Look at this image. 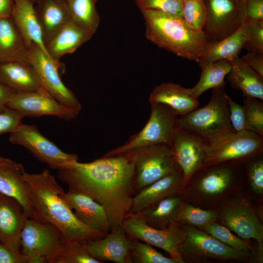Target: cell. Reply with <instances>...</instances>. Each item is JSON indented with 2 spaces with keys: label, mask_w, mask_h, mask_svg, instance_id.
<instances>
[{
  "label": "cell",
  "mask_w": 263,
  "mask_h": 263,
  "mask_svg": "<svg viewBox=\"0 0 263 263\" xmlns=\"http://www.w3.org/2000/svg\"><path fill=\"white\" fill-rule=\"evenodd\" d=\"M68 191L89 197L103 207L111 229L130 213L134 193V169L126 154L102 156L88 163L78 161L58 170Z\"/></svg>",
  "instance_id": "obj_1"
},
{
  "label": "cell",
  "mask_w": 263,
  "mask_h": 263,
  "mask_svg": "<svg viewBox=\"0 0 263 263\" xmlns=\"http://www.w3.org/2000/svg\"><path fill=\"white\" fill-rule=\"evenodd\" d=\"M23 177L34 219L52 224L66 239L94 240L106 235L91 229L77 219L61 196L63 189L48 169L37 173L25 170Z\"/></svg>",
  "instance_id": "obj_2"
},
{
  "label": "cell",
  "mask_w": 263,
  "mask_h": 263,
  "mask_svg": "<svg viewBox=\"0 0 263 263\" xmlns=\"http://www.w3.org/2000/svg\"><path fill=\"white\" fill-rule=\"evenodd\" d=\"M141 12L149 40L179 57L197 61L207 43L203 31L191 28L177 15L150 10Z\"/></svg>",
  "instance_id": "obj_3"
},
{
  "label": "cell",
  "mask_w": 263,
  "mask_h": 263,
  "mask_svg": "<svg viewBox=\"0 0 263 263\" xmlns=\"http://www.w3.org/2000/svg\"><path fill=\"white\" fill-rule=\"evenodd\" d=\"M225 84L212 89L209 102L177 119V127L206 140L208 144L233 132L227 104Z\"/></svg>",
  "instance_id": "obj_4"
},
{
  "label": "cell",
  "mask_w": 263,
  "mask_h": 263,
  "mask_svg": "<svg viewBox=\"0 0 263 263\" xmlns=\"http://www.w3.org/2000/svg\"><path fill=\"white\" fill-rule=\"evenodd\" d=\"M124 153L131 158L134 165L135 195L165 176L181 170L169 145L146 146Z\"/></svg>",
  "instance_id": "obj_5"
},
{
  "label": "cell",
  "mask_w": 263,
  "mask_h": 263,
  "mask_svg": "<svg viewBox=\"0 0 263 263\" xmlns=\"http://www.w3.org/2000/svg\"><path fill=\"white\" fill-rule=\"evenodd\" d=\"M149 119L138 133L132 136L123 145L106 153L104 156L123 154L133 149L151 145L170 146L173 131L177 127V114L168 106L150 103Z\"/></svg>",
  "instance_id": "obj_6"
},
{
  "label": "cell",
  "mask_w": 263,
  "mask_h": 263,
  "mask_svg": "<svg viewBox=\"0 0 263 263\" xmlns=\"http://www.w3.org/2000/svg\"><path fill=\"white\" fill-rule=\"evenodd\" d=\"M182 225L185 232L184 237L178 250L184 262L186 261L200 262L208 258L249 261V254L236 250L195 226Z\"/></svg>",
  "instance_id": "obj_7"
},
{
  "label": "cell",
  "mask_w": 263,
  "mask_h": 263,
  "mask_svg": "<svg viewBox=\"0 0 263 263\" xmlns=\"http://www.w3.org/2000/svg\"><path fill=\"white\" fill-rule=\"evenodd\" d=\"M122 226L131 239L165 250L176 263H185L178 250L184 237L182 224L175 222L165 228H156L147 225L138 213H131L124 219Z\"/></svg>",
  "instance_id": "obj_8"
},
{
  "label": "cell",
  "mask_w": 263,
  "mask_h": 263,
  "mask_svg": "<svg viewBox=\"0 0 263 263\" xmlns=\"http://www.w3.org/2000/svg\"><path fill=\"white\" fill-rule=\"evenodd\" d=\"M206 20L203 29L207 42L220 41L245 21L244 0H205Z\"/></svg>",
  "instance_id": "obj_9"
},
{
  "label": "cell",
  "mask_w": 263,
  "mask_h": 263,
  "mask_svg": "<svg viewBox=\"0 0 263 263\" xmlns=\"http://www.w3.org/2000/svg\"><path fill=\"white\" fill-rule=\"evenodd\" d=\"M12 144L23 147L38 161L50 168L59 170L70 163L78 161L76 154L66 153L44 136L35 125L21 123L9 133Z\"/></svg>",
  "instance_id": "obj_10"
},
{
  "label": "cell",
  "mask_w": 263,
  "mask_h": 263,
  "mask_svg": "<svg viewBox=\"0 0 263 263\" xmlns=\"http://www.w3.org/2000/svg\"><path fill=\"white\" fill-rule=\"evenodd\" d=\"M263 149V136L247 130L233 132L208 144L205 166L246 160Z\"/></svg>",
  "instance_id": "obj_11"
},
{
  "label": "cell",
  "mask_w": 263,
  "mask_h": 263,
  "mask_svg": "<svg viewBox=\"0 0 263 263\" xmlns=\"http://www.w3.org/2000/svg\"><path fill=\"white\" fill-rule=\"evenodd\" d=\"M28 51L29 61L37 73L42 87L57 101L80 112L81 103L61 80L59 72L61 62L53 60L35 44L29 45Z\"/></svg>",
  "instance_id": "obj_12"
},
{
  "label": "cell",
  "mask_w": 263,
  "mask_h": 263,
  "mask_svg": "<svg viewBox=\"0 0 263 263\" xmlns=\"http://www.w3.org/2000/svg\"><path fill=\"white\" fill-rule=\"evenodd\" d=\"M208 142L202 138L176 127L170 147L174 160L183 175V185L204 167Z\"/></svg>",
  "instance_id": "obj_13"
},
{
  "label": "cell",
  "mask_w": 263,
  "mask_h": 263,
  "mask_svg": "<svg viewBox=\"0 0 263 263\" xmlns=\"http://www.w3.org/2000/svg\"><path fill=\"white\" fill-rule=\"evenodd\" d=\"M7 106L18 111L24 117L53 116L70 121L79 113L57 101L43 87L34 91L15 93Z\"/></svg>",
  "instance_id": "obj_14"
},
{
  "label": "cell",
  "mask_w": 263,
  "mask_h": 263,
  "mask_svg": "<svg viewBox=\"0 0 263 263\" xmlns=\"http://www.w3.org/2000/svg\"><path fill=\"white\" fill-rule=\"evenodd\" d=\"M65 238L52 224L27 218L20 236V252L26 257L41 255L47 258L53 254Z\"/></svg>",
  "instance_id": "obj_15"
},
{
  "label": "cell",
  "mask_w": 263,
  "mask_h": 263,
  "mask_svg": "<svg viewBox=\"0 0 263 263\" xmlns=\"http://www.w3.org/2000/svg\"><path fill=\"white\" fill-rule=\"evenodd\" d=\"M89 254L101 263L106 261L129 263L133 244L122 225L113 228L104 237L86 241Z\"/></svg>",
  "instance_id": "obj_16"
},
{
  "label": "cell",
  "mask_w": 263,
  "mask_h": 263,
  "mask_svg": "<svg viewBox=\"0 0 263 263\" xmlns=\"http://www.w3.org/2000/svg\"><path fill=\"white\" fill-rule=\"evenodd\" d=\"M221 219L225 227L241 239L256 240L262 253L263 226L249 206L243 202L230 205L223 209Z\"/></svg>",
  "instance_id": "obj_17"
},
{
  "label": "cell",
  "mask_w": 263,
  "mask_h": 263,
  "mask_svg": "<svg viewBox=\"0 0 263 263\" xmlns=\"http://www.w3.org/2000/svg\"><path fill=\"white\" fill-rule=\"evenodd\" d=\"M23 165L0 155V192L16 199L23 207L26 216L34 219L29 193L24 179Z\"/></svg>",
  "instance_id": "obj_18"
},
{
  "label": "cell",
  "mask_w": 263,
  "mask_h": 263,
  "mask_svg": "<svg viewBox=\"0 0 263 263\" xmlns=\"http://www.w3.org/2000/svg\"><path fill=\"white\" fill-rule=\"evenodd\" d=\"M26 216L24 208L15 199L0 196V242L11 250L20 252V236Z\"/></svg>",
  "instance_id": "obj_19"
},
{
  "label": "cell",
  "mask_w": 263,
  "mask_h": 263,
  "mask_svg": "<svg viewBox=\"0 0 263 263\" xmlns=\"http://www.w3.org/2000/svg\"><path fill=\"white\" fill-rule=\"evenodd\" d=\"M61 196L77 219L87 227L108 234L111 230L107 213L102 206L85 195L68 191Z\"/></svg>",
  "instance_id": "obj_20"
},
{
  "label": "cell",
  "mask_w": 263,
  "mask_h": 263,
  "mask_svg": "<svg viewBox=\"0 0 263 263\" xmlns=\"http://www.w3.org/2000/svg\"><path fill=\"white\" fill-rule=\"evenodd\" d=\"M234 162L206 165L197 171V192L206 197H214L226 191L239 175L238 168Z\"/></svg>",
  "instance_id": "obj_21"
},
{
  "label": "cell",
  "mask_w": 263,
  "mask_h": 263,
  "mask_svg": "<svg viewBox=\"0 0 263 263\" xmlns=\"http://www.w3.org/2000/svg\"><path fill=\"white\" fill-rule=\"evenodd\" d=\"M183 186V175L181 170L165 176L134 196L130 214L138 213L165 198L176 195Z\"/></svg>",
  "instance_id": "obj_22"
},
{
  "label": "cell",
  "mask_w": 263,
  "mask_h": 263,
  "mask_svg": "<svg viewBox=\"0 0 263 263\" xmlns=\"http://www.w3.org/2000/svg\"><path fill=\"white\" fill-rule=\"evenodd\" d=\"M150 103H160L170 108L177 114L184 115L199 105L198 99L193 95L191 88H187L172 82L155 86L149 98Z\"/></svg>",
  "instance_id": "obj_23"
},
{
  "label": "cell",
  "mask_w": 263,
  "mask_h": 263,
  "mask_svg": "<svg viewBox=\"0 0 263 263\" xmlns=\"http://www.w3.org/2000/svg\"><path fill=\"white\" fill-rule=\"evenodd\" d=\"M35 1L36 0H14L11 18L27 47L31 44H35L49 56L34 6Z\"/></svg>",
  "instance_id": "obj_24"
},
{
  "label": "cell",
  "mask_w": 263,
  "mask_h": 263,
  "mask_svg": "<svg viewBox=\"0 0 263 263\" xmlns=\"http://www.w3.org/2000/svg\"><path fill=\"white\" fill-rule=\"evenodd\" d=\"M94 35L73 21L57 31L45 42L49 56L59 61L63 56L73 53Z\"/></svg>",
  "instance_id": "obj_25"
},
{
  "label": "cell",
  "mask_w": 263,
  "mask_h": 263,
  "mask_svg": "<svg viewBox=\"0 0 263 263\" xmlns=\"http://www.w3.org/2000/svg\"><path fill=\"white\" fill-rule=\"evenodd\" d=\"M0 81L16 93L34 91L42 87L36 70L26 61L0 62Z\"/></svg>",
  "instance_id": "obj_26"
},
{
  "label": "cell",
  "mask_w": 263,
  "mask_h": 263,
  "mask_svg": "<svg viewBox=\"0 0 263 263\" xmlns=\"http://www.w3.org/2000/svg\"><path fill=\"white\" fill-rule=\"evenodd\" d=\"M246 39V25L227 37L216 42H207L196 61L201 69L216 61H231L239 56Z\"/></svg>",
  "instance_id": "obj_27"
},
{
  "label": "cell",
  "mask_w": 263,
  "mask_h": 263,
  "mask_svg": "<svg viewBox=\"0 0 263 263\" xmlns=\"http://www.w3.org/2000/svg\"><path fill=\"white\" fill-rule=\"evenodd\" d=\"M37 2L36 11L45 44L57 31L73 20L65 0H37Z\"/></svg>",
  "instance_id": "obj_28"
},
{
  "label": "cell",
  "mask_w": 263,
  "mask_h": 263,
  "mask_svg": "<svg viewBox=\"0 0 263 263\" xmlns=\"http://www.w3.org/2000/svg\"><path fill=\"white\" fill-rule=\"evenodd\" d=\"M26 61L28 47L11 17L0 19V62Z\"/></svg>",
  "instance_id": "obj_29"
},
{
  "label": "cell",
  "mask_w": 263,
  "mask_h": 263,
  "mask_svg": "<svg viewBox=\"0 0 263 263\" xmlns=\"http://www.w3.org/2000/svg\"><path fill=\"white\" fill-rule=\"evenodd\" d=\"M230 62L227 79L234 89L244 95L263 100V77L244 64L238 56Z\"/></svg>",
  "instance_id": "obj_30"
},
{
  "label": "cell",
  "mask_w": 263,
  "mask_h": 263,
  "mask_svg": "<svg viewBox=\"0 0 263 263\" xmlns=\"http://www.w3.org/2000/svg\"><path fill=\"white\" fill-rule=\"evenodd\" d=\"M181 201L176 195L169 196L137 213L149 225L156 228H165L176 222V216Z\"/></svg>",
  "instance_id": "obj_31"
},
{
  "label": "cell",
  "mask_w": 263,
  "mask_h": 263,
  "mask_svg": "<svg viewBox=\"0 0 263 263\" xmlns=\"http://www.w3.org/2000/svg\"><path fill=\"white\" fill-rule=\"evenodd\" d=\"M87 241L65 239L57 249L47 258V263H101L89 254Z\"/></svg>",
  "instance_id": "obj_32"
},
{
  "label": "cell",
  "mask_w": 263,
  "mask_h": 263,
  "mask_svg": "<svg viewBox=\"0 0 263 263\" xmlns=\"http://www.w3.org/2000/svg\"><path fill=\"white\" fill-rule=\"evenodd\" d=\"M230 69L229 61L221 60L212 62L201 69L200 79L191 88L193 96L198 99L205 91L225 84L224 79Z\"/></svg>",
  "instance_id": "obj_33"
},
{
  "label": "cell",
  "mask_w": 263,
  "mask_h": 263,
  "mask_svg": "<svg viewBox=\"0 0 263 263\" xmlns=\"http://www.w3.org/2000/svg\"><path fill=\"white\" fill-rule=\"evenodd\" d=\"M65 0L72 20L94 35L100 22L96 8L97 0Z\"/></svg>",
  "instance_id": "obj_34"
},
{
  "label": "cell",
  "mask_w": 263,
  "mask_h": 263,
  "mask_svg": "<svg viewBox=\"0 0 263 263\" xmlns=\"http://www.w3.org/2000/svg\"><path fill=\"white\" fill-rule=\"evenodd\" d=\"M217 213L212 210H204L181 201L177 214L176 222L200 228L215 222Z\"/></svg>",
  "instance_id": "obj_35"
},
{
  "label": "cell",
  "mask_w": 263,
  "mask_h": 263,
  "mask_svg": "<svg viewBox=\"0 0 263 263\" xmlns=\"http://www.w3.org/2000/svg\"><path fill=\"white\" fill-rule=\"evenodd\" d=\"M244 112L245 130L263 136V102L244 95Z\"/></svg>",
  "instance_id": "obj_36"
},
{
  "label": "cell",
  "mask_w": 263,
  "mask_h": 263,
  "mask_svg": "<svg viewBox=\"0 0 263 263\" xmlns=\"http://www.w3.org/2000/svg\"><path fill=\"white\" fill-rule=\"evenodd\" d=\"M133 246L129 255V263H176L164 256L149 244L132 240Z\"/></svg>",
  "instance_id": "obj_37"
},
{
  "label": "cell",
  "mask_w": 263,
  "mask_h": 263,
  "mask_svg": "<svg viewBox=\"0 0 263 263\" xmlns=\"http://www.w3.org/2000/svg\"><path fill=\"white\" fill-rule=\"evenodd\" d=\"M210 234L227 246L241 252L249 253L250 245L243 239L237 236L226 227L216 222L209 224L200 228Z\"/></svg>",
  "instance_id": "obj_38"
},
{
  "label": "cell",
  "mask_w": 263,
  "mask_h": 263,
  "mask_svg": "<svg viewBox=\"0 0 263 263\" xmlns=\"http://www.w3.org/2000/svg\"><path fill=\"white\" fill-rule=\"evenodd\" d=\"M182 12L188 26L203 31L207 16L205 0H182Z\"/></svg>",
  "instance_id": "obj_39"
},
{
  "label": "cell",
  "mask_w": 263,
  "mask_h": 263,
  "mask_svg": "<svg viewBox=\"0 0 263 263\" xmlns=\"http://www.w3.org/2000/svg\"><path fill=\"white\" fill-rule=\"evenodd\" d=\"M262 152L249 158L246 171L250 185L253 192L258 195L263 193V159Z\"/></svg>",
  "instance_id": "obj_40"
},
{
  "label": "cell",
  "mask_w": 263,
  "mask_h": 263,
  "mask_svg": "<svg viewBox=\"0 0 263 263\" xmlns=\"http://www.w3.org/2000/svg\"><path fill=\"white\" fill-rule=\"evenodd\" d=\"M141 11L150 10L182 17V0H135Z\"/></svg>",
  "instance_id": "obj_41"
},
{
  "label": "cell",
  "mask_w": 263,
  "mask_h": 263,
  "mask_svg": "<svg viewBox=\"0 0 263 263\" xmlns=\"http://www.w3.org/2000/svg\"><path fill=\"white\" fill-rule=\"evenodd\" d=\"M244 23L246 25V39L244 48L249 52L263 54V20Z\"/></svg>",
  "instance_id": "obj_42"
},
{
  "label": "cell",
  "mask_w": 263,
  "mask_h": 263,
  "mask_svg": "<svg viewBox=\"0 0 263 263\" xmlns=\"http://www.w3.org/2000/svg\"><path fill=\"white\" fill-rule=\"evenodd\" d=\"M24 117L18 111L5 106L0 110V135L11 133L21 123Z\"/></svg>",
  "instance_id": "obj_43"
},
{
  "label": "cell",
  "mask_w": 263,
  "mask_h": 263,
  "mask_svg": "<svg viewBox=\"0 0 263 263\" xmlns=\"http://www.w3.org/2000/svg\"><path fill=\"white\" fill-rule=\"evenodd\" d=\"M227 104L229 120L233 131L237 132L246 130L243 106L235 102L228 95Z\"/></svg>",
  "instance_id": "obj_44"
},
{
  "label": "cell",
  "mask_w": 263,
  "mask_h": 263,
  "mask_svg": "<svg viewBox=\"0 0 263 263\" xmlns=\"http://www.w3.org/2000/svg\"><path fill=\"white\" fill-rule=\"evenodd\" d=\"M244 22L263 20V0H244Z\"/></svg>",
  "instance_id": "obj_45"
},
{
  "label": "cell",
  "mask_w": 263,
  "mask_h": 263,
  "mask_svg": "<svg viewBox=\"0 0 263 263\" xmlns=\"http://www.w3.org/2000/svg\"><path fill=\"white\" fill-rule=\"evenodd\" d=\"M240 59L244 64L263 77V54L249 52Z\"/></svg>",
  "instance_id": "obj_46"
},
{
  "label": "cell",
  "mask_w": 263,
  "mask_h": 263,
  "mask_svg": "<svg viewBox=\"0 0 263 263\" xmlns=\"http://www.w3.org/2000/svg\"><path fill=\"white\" fill-rule=\"evenodd\" d=\"M0 263H26V257L0 242Z\"/></svg>",
  "instance_id": "obj_47"
},
{
  "label": "cell",
  "mask_w": 263,
  "mask_h": 263,
  "mask_svg": "<svg viewBox=\"0 0 263 263\" xmlns=\"http://www.w3.org/2000/svg\"><path fill=\"white\" fill-rule=\"evenodd\" d=\"M15 93L0 81V110L7 106Z\"/></svg>",
  "instance_id": "obj_48"
},
{
  "label": "cell",
  "mask_w": 263,
  "mask_h": 263,
  "mask_svg": "<svg viewBox=\"0 0 263 263\" xmlns=\"http://www.w3.org/2000/svg\"><path fill=\"white\" fill-rule=\"evenodd\" d=\"M14 0H0V19L11 17Z\"/></svg>",
  "instance_id": "obj_49"
},
{
  "label": "cell",
  "mask_w": 263,
  "mask_h": 263,
  "mask_svg": "<svg viewBox=\"0 0 263 263\" xmlns=\"http://www.w3.org/2000/svg\"><path fill=\"white\" fill-rule=\"evenodd\" d=\"M26 257V256H25ZM26 263H46V258L41 255L26 257Z\"/></svg>",
  "instance_id": "obj_50"
},
{
  "label": "cell",
  "mask_w": 263,
  "mask_h": 263,
  "mask_svg": "<svg viewBox=\"0 0 263 263\" xmlns=\"http://www.w3.org/2000/svg\"><path fill=\"white\" fill-rule=\"evenodd\" d=\"M1 194V193L0 192V196Z\"/></svg>",
  "instance_id": "obj_51"
},
{
  "label": "cell",
  "mask_w": 263,
  "mask_h": 263,
  "mask_svg": "<svg viewBox=\"0 0 263 263\" xmlns=\"http://www.w3.org/2000/svg\"><path fill=\"white\" fill-rule=\"evenodd\" d=\"M37 0H36V1L37 2Z\"/></svg>",
  "instance_id": "obj_52"
}]
</instances>
